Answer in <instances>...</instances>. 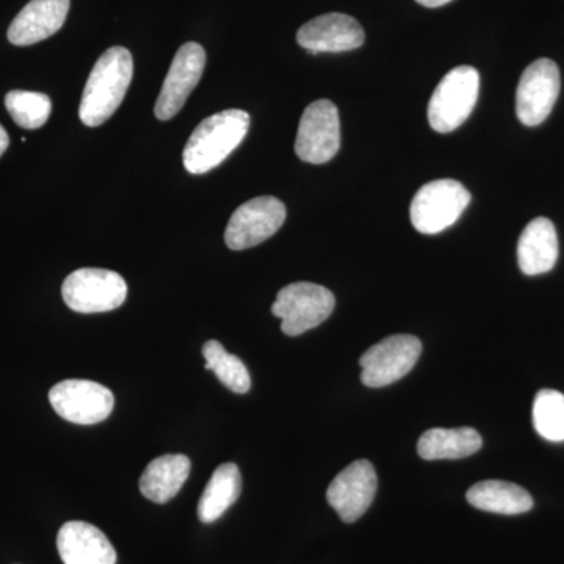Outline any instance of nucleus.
<instances>
[{
	"label": "nucleus",
	"mask_w": 564,
	"mask_h": 564,
	"mask_svg": "<svg viewBox=\"0 0 564 564\" xmlns=\"http://www.w3.org/2000/svg\"><path fill=\"white\" fill-rule=\"evenodd\" d=\"M133 76V58L126 47L104 52L85 84L79 118L88 128L104 124L121 106Z\"/></svg>",
	"instance_id": "f257e3e1"
},
{
	"label": "nucleus",
	"mask_w": 564,
	"mask_h": 564,
	"mask_svg": "<svg viewBox=\"0 0 564 564\" xmlns=\"http://www.w3.org/2000/svg\"><path fill=\"white\" fill-rule=\"evenodd\" d=\"M250 115L245 110L218 111L193 131L184 148V166L191 174H204L221 165L239 148L248 129Z\"/></svg>",
	"instance_id": "f03ea898"
},
{
	"label": "nucleus",
	"mask_w": 564,
	"mask_h": 564,
	"mask_svg": "<svg viewBox=\"0 0 564 564\" xmlns=\"http://www.w3.org/2000/svg\"><path fill=\"white\" fill-rule=\"evenodd\" d=\"M478 91L480 74L473 66H458L448 70L430 99V126L440 133L458 129L473 113Z\"/></svg>",
	"instance_id": "7ed1b4c3"
},
{
	"label": "nucleus",
	"mask_w": 564,
	"mask_h": 564,
	"mask_svg": "<svg viewBox=\"0 0 564 564\" xmlns=\"http://www.w3.org/2000/svg\"><path fill=\"white\" fill-rule=\"evenodd\" d=\"M336 306L333 292L313 282H293L278 293L272 306L282 333L295 337L322 325Z\"/></svg>",
	"instance_id": "20e7f679"
},
{
	"label": "nucleus",
	"mask_w": 564,
	"mask_h": 564,
	"mask_svg": "<svg viewBox=\"0 0 564 564\" xmlns=\"http://www.w3.org/2000/svg\"><path fill=\"white\" fill-rule=\"evenodd\" d=\"M470 203V193L462 182L440 180L429 182L415 193L411 203V223L426 236L440 234L455 225Z\"/></svg>",
	"instance_id": "39448f33"
},
{
	"label": "nucleus",
	"mask_w": 564,
	"mask_h": 564,
	"mask_svg": "<svg viewBox=\"0 0 564 564\" xmlns=\"http://www.w3.org/2000/svg\"><path fill=\"white\" fill-rule=\"evenodd\" d=\"M62 295L74 313H109L124 304L128 284L121 274L111 270L80 269L63 282Z\"/></svg>",
	"instance_id": "423d86ee"
},
{
	"label": "nucleus",
	"mask_w": 564,
	"mask_h": 564,
	"mask_svg": "<svg viewBox=\"0 0 564 564\" xmlns=\"http://www.w3.org/2000/svg\"><path fill=\"white\" fill-rule=\"evenodd\" d=\"M422 343L414 336L397 334L386 337L359 359L361 381L367 388H384L402 380L421 358Z\"/></svg>",
	"instance_id": "0eeeda50"
},
{
	"label": "nucleus",
	"mask_w": 564,
	"mask_h": 564,
	"mask_svg": "<svg viewBox=\"0 0 564 564\" xmlns=\"http://www.w3.org/2000/svg\"><path fill=\"white\" fill-rule=\"evenodd\" d=\"M284 203L274 196H258L234 212L226 228V245L234 251L258 247L280 231L285 221Z\"/></svg>",
	"instance_id": "6e6552de"
},
{
	"label": "nucleus",
	"mask_w": 564,
	"mask_h": 564,
	"mask_svg": "<svg viewBox=\"0 0 564 564\" xmlns=\"http://www.w3.org/2000/svg\"><path fill=\"white\" fill-rule=\"evenodd\" d=\"M340 148L339 110L328 99H318L304 110L296 133L295 152L303 162L322 165Z\"/></svg>",
	"instance_id": "1a4fd4ad"
},
{
	"label": "nucleus",
	"mask_w": 564,
	"mask_h": 564,
	"mask_svg": "<svg viewBox=\"0 0 564 564\" xmlns=\"http://www.w3.org/2000/svg\"><path fill=\"white\" fill-rule=\"evenodd\" d=\"M55 413L77 425L104 422L115 408V397L106 386L88 380H65L50 392Z\"/></svg>",
	"instance_id": "9d476101"
},
{
	"label": "nucleus",
	"mask_w": 564,
	"mask_h": 564,
	"mask_svg": "<svg viewBox=\"0 0 564 564\" xmlns=\"http://www.w3.org/2000/svg\"><path fill=\"white\" fill-rule=\"evenodd\" d=\"M560 69L549 58H538L527 66L516 91V113L522 124H543L560 95Z\"/></svg>",
	"instance_id": "9b49d317"
},
{
	"label": "nucleus",
	"mask_w": 564,
	"mask_h": 564,
	"mask_svg": "<svg viewBox=\"0 0 564 564\" xmlns=\"http://www.w3.org/2000/svg\"><path fill=\"white\" fill-rule=\"evenodd\" d=\"M206 68V51L198 43H185L174 55L172 66L155 102L154 113L161 121H169L180 113L188 96L202 80Z\"/></svg>",
	"instance_id": "f8f14e48"
},
{
	"label": "nucleus",
	"mask_w": 564,
	"mask_h": 564,
	"mask_svg": "<svg viewBox=\"0 0 564 564\" xmlns=\"http://www.w3.org/2000/svg\"><path fill=\"white\" fill-rule=\"evenodd\" d=\"M378 478L373 464L358 459L334 478L326 500L347 524L358 521L369 510L377 494Z\"/></svg>",
	"instance_id": "ddd939ff"
},
{
	"label": "nucleus",
	"mask_w": 564,
	"mask_h": 564,
	"mask_svg": "<svg viewBox=\"0 0 564 564\" xmlns=\"http://www.w3.org/2000/svg\"><path fill=\"white\" fill-rule=\"evenodd\" d=\"M296 41L311 54H337L361 47L366 33L355 18L344 13H328L306 22L296 33Z\"/></svg>",
	"instance_id": "4468645a"
},
{
	"label": "nucleus",
	"mask_w": 564,
	"mask_h": 564,
	"mask_svg": "<svg viewBox=\"0 0 564 564\" xmlns=\"http://www.w3.org/2000/svg\"><path fill=\"white\" fill-rule=\"evenodd\" d=\"M69 0H31L20 11L9 29V41L14 46H32L50 39L65 24Z\"/></svg>",
	"instance_id": "2eb2a0df"
},
{
	"label": "nucleus",
	"mask_w": 564,
	"mask_h": 564,
	"mask_svg": "<svg viewBox=\"0 0 564 564\" xmlns=\"http://www.w3.org/2000/svg\"><path fill=\"white\" fill-rule=\"evenodd\" d=\"M57 549L65 564H115L117 552L98 527L70 521L62 527Z\"/></svg>",
	"instance_id": "dca6fc26"
},
{
	"label": "nucleus",
	"mask_w": 564,
	"mask_h": 564,
	"mask_svg": "<svg viewBox=\"0 0 564 564\" xmlns=\"http://www.w3.org/2000/svg\"><path fill=\"white\" fill-rule=\"evenodd\" d=\"M558 261V237L549 218H534L525 226L518 243V262L527 276H536L554 269Z\"/></svg>",
	"instance_id": "f3484780"
},
{
	"label": "nucleus",
	"mask_w": 564,
	"mask_h": 564,
	"mask_svg": "<svg viewBox=\"0 0 564 564\" xmlns=\"http://www.w3.org/2000/svg\"><path fill=\"white\" fill-rule=\"evenodd\" d=\"M185 455H165L148 464L140 478V491L154 503H166L177 496L191 475Z\"/></svg>",
	"instance_id": "a211bd4d"
},
{
	"label": "nucleus",
	"mask_w": 564,
	"mask_h": 564,
	"mask_svg": "<svg viewBox=\"0 0 564 564\" xmlns=\"http://www.w3.org/2000/svg\"><path fill=\"white\" fill-rule=\"evenodd\" d=\"M467 502L488 513L514 516L532 510L533 499L524 488L508 481L488 480L467 491Z\"/></svg>",
	"instance_id": "6ab92c4d"
},
{
	"label": "nucleus",
	"mask_w": 564,
	"mask_h": 564,
	"mask_svg": "<svg viewBox=\"0 0 564 564\" xmlns=\"http://www.w3.org/2000/svg\"><path fill=\"white\" fill-rule=\"evenodd\" d=\"M484 445L477 430L463 426V429H433L422 434L419 440L417 452L421 458L462 459L477 454Z\"/></svg>",
	"instance_id": "aec40b11"
},
{
	"label": "nucleus",
	"mask_w": 564,
	"mask_h": 564,
	"mask_svg": "<svg viewBox=\"0 0 564 564\" xmlns=\"http://www.w3.org/2000/svg\"><path fill=\"white\" fill-rule=\"evenodd\" d=\"M242 492V475L234 463H225L212 474L198 503V518L204 524L220 519Z\"/></svg>",
	"instance_id": "412c9836"
},
{
	"label": "nucleus",
	"mask_w": 564,
	"mask_h": 564,
	"mask_svg": "<svg viewBox=\"0 0 564 564\" xmlns=\"http://www.w3.org/2000/svg\"><path fill=\"white\" fill-rule=\"evenodd\" d=\"M203 356L206 359V370L217 375L226 388L236 393H247L251 389V377L242 359L229 355L218 340L204 344Z\"/></svg>",
	"instance_id": "4be33fe9"
},
{
	"label": "nucleus",
	"mask_w": 564,
	"mask_h": 564,
	"mask_svg": "<svg viewBox=\"0 0 564 564\" xmlns=\"http://www.w3.org/2000/svg\"><path fill=\"white\" fill-rule=\"evenodd\" d=\"M533 425L538 434L551 443L564 441V393L543 389L533 403Z\"/></svg>",
	"instance_id": "5701e85b"
},
{
	"label": "nucleus",
	"mask_w": 564,
	"mask_h": 564,
	"mask_svg": "<svg viewBox=\"0 0 564 564\" xmlns=\"http://www.w3.org/2000/svg\"><path fill=\"white\" fill-rule=\"evenodd\" d=\"M6 107L20 128L33 131L50 120L52 102L44 93L13 90L6 96Z\"/></svg>",
	"instance_id": "b1692460"
},
{
	"label": "nucleus",
	"mask_w": 564,
	"mask_h": 564,
	"mask_svg": "<svg viewBox=\"0 0 564 564\" xmlns=\"http://www.w3.org/2000/svg\"><path fill=\"white\" fill-rule=\"evenodd\" d=\"M9 144H10L9 133H7L6 129H3L2 124H0V158H2L3 152L9 150Z\"/></svg>",
	"instance_id": "393cba45"
},
{
	"label": "nucleus",
	"mask_w": 564,
	"mask_h": 564,
	"mask_svg": "<svg viewBox=\"0 0 564 564\" xmlns=\"http://www.w3.org/2000/svg\"><path fill=\"white\" fill-rule=\"evenodd\" d=\"M415 2L421 3L423 7H429V9H437V7L447 6L452 0H415Z\"/></svg>",
	"instance_id": "a878e982"
}]
</instances>
